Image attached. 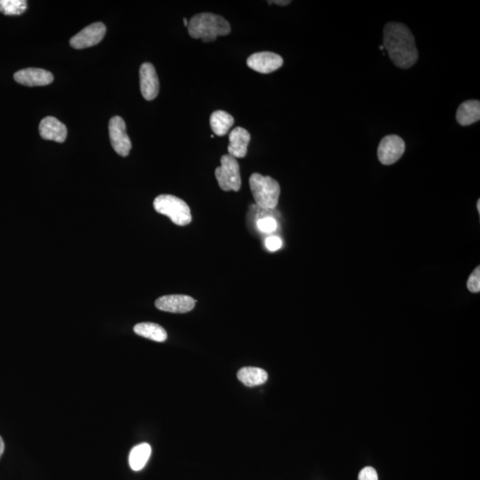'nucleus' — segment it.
<instances>
[{
  "label": "nucleus",
  "instance_id": "9d476101",
  "mask_svg": "<svg viewBox=\"0 0 480 480\" xmlns=\"http://www.w3.org/2000/svg\"><path fill=\"white\" fill-rule=\"evenodd\" d=\"M196 301L184 295H170L160 297L155 306L160 311L171 313H186L194 309Z\"/></svg>",
  "mask_w": 480,
  "mask_h": 480
},
{
  "label": "nucleus",
  "instance_id": "dca6fc26",
  "mask_svg": "<svg viewBox=\"0 0 480 480\" xmlns=\"http://www.w3.org/2000/svg\"><path fill=\"white\" fill-rule=\"evenodd\" d=\"M136 335L157 343H163L167 339V333L161 325L152 322H143L135 325Z\"/></svg>",
  "mask_w": 480,
  "mask_h": 480
},
{
  "label": "nucleus",
  "instance_id": "f03ea898",
  "mask_svg": "<svg viewBox=\"0 0 480 480\" xmlns=\"http://www.w3.org/2000/svg\"><path fill=\"white\" fill-rule=\"evenodd\" d=\"M231 25L223 16L210 13H202L193 16L188 24V32L193 38L203 42H212L220 36L231 33Z\"/></svg>",
  "mask_w": 480,
  "mask_h": 480
},
{
  "label": "nucleus",
  "instance_id": "39448f33",
  "mask_svg": "<svg viewBox=\"0 0 480 480\" xmlns=\"http://www.w3.org/2000/svg\"><path fill=\"white\" fill-rule=\"evenodd\" d=\"M216 177L223 191L239 192L241 187V177L237 159L229 154L221 157V167L216 169Z\"/></svg>",
  "mask_w": 480,
  "mask_h": 480
},
{
  "label": "nucleus",
  "instance_id": "393cba45",
  "mask_svg": "<svg viewBox=\"0 0 480 480\" xmlns=\"http://www.w3.org/2000/svg\"><path fill=\"white\" fill-rule=\"evenodd\" d=\"M268 3L270 4V5H271L272 3H274L278 6H288L290 3H291V1H289V0H286V1L285 0H283V1H279V0H277V1H268Z\"/></svg>",
  "mask_w": 480,
  "mask_h": 480
},
{
  "label": "nucleus",
  "instance_id": "6ab92c4d",
  "mask_svg": "<svg viewBox=\"0 0 480 480\" xmlns=\"http://www.w3.org/2000/svg\"><path fill=\"white\" fill-rule=\"evenodd\" d=\"M238 378L246 386L254 387L264 385L268 380V374L261 368L243 367L238 372Z\"/></svg>",
  "mask_w": 480,
  "mask_h": 480
},
{
  "label": "nucleus",
  "instance_id": "f3484780",
  "mask_svg": "<svg viewBox=\"0 0 480 480\" xmlns=\"http://www.w3.org/2000/svg\"><path fill=\"white\" fill-rule=\"evenodd\" d=\"M152 454V447L148 443H142L135 446L129 454V465L132 471H139L145 468Z\"/></svg>",
  "mask_w": 480,
  "mask_h": 480
},
{
  "label": "nucleus",
  "instance_id": "2eb2a0df",
  "mask_svg": "<svg viewBox=\"0 0 480 480\" xmlns=\"http://www.w3.org/2000/svg\"><path fill=\"white\" fill-rule=\"evenodd\" d=\"M458 123L463 127L476 123L480 120V102L469 100L461 103L456 113Z\"/></svg>",
  "mask_w": 480,
  "mask_h": 480
},
{
  "label": "nucleus",
  "instance_id": "b1692460",
  "mask_svg": "<svg viewBox=\"0 0 480 480\" xmlns=\"http://www.w3.org/2000/svg\"><path fill=\"white\" fill-rule=\"evenodd\" d=\"M282 245L283 242L281 239L277 237V236H271V237L266 239V247L271 252H275V251L281 249Z\"/></svg>",
  "mask_w": 480,
  "mask_h": 480
},
{
  "label": "nucleus",
  "instance_id": "5701e85b",
  "mask_svg": "<svg viewBox=\"0 0 480 480\" xmlns=\"http://www.w3.org/2000/svg\"><path fill=\"white\" fill-rule=\"evenodd\" d=\"M359 480H379L377 471L375 468L365 467L360 472Z\"/></svg>",
  "mask_w": 480,
  "mask_h": 480
},
{
  "label": "nucleus",
  "instance_id": "c85d7f7f",
  "mask_svg": "<svg viewBox=\"0 0 480 480\" xmlns=\"http://www.w3.org/2000/svg\"><path fill=\"white\" fill-rule=\"evenodd\" d=\"M380 49L383 50L385 48H383V46H380Z\"/></svg>",
  "mask_w": 480,
  "mask_h": 480
},
{
  "label": "nucleus",
  "instance_id": "20e7f679",
  "mask_svg": "<svg viewBox=\"0 0 480 480\" xmlns=\"http://www.w3.org/2000/svg\"><path fill=\"white\" fill-rule=\"evenodd\" d=\"M153 207L157 213L169 217L178 226H186L192 223L191 209L187 203L177 197L167 194L157 196L154 200Z\"/></svg>",
  "mask_w": 480,
  "mask_h": 480
},
{
  "label": "nucleus",
  "instance_id": "423d86ee",
  "mask_svg": "<svg viewBox=\"0 0 480 480\" xmlns=\"http://www.w3.org/2000/svg\"><path fill=\"white\" fill-rule=\"evenodd\" d=\"M406 150L404 140L399 135H387L382 139L377 150V156L381 162L385 166L396 163L403 156Z\"/></svg>",
  "mask_w": 480,
  "mask_h": 480
},
{
  "label": "nucleus",
  "instance_id": "a211bd4d",
  "mask_svg": "<svg viewBox=\"0 0 480 480\" xmlns=\"http://www.w3.org/2000/svg\"><path fill=\"white\" fill-rule=\"evenodd\" d=\"M234 118L224 110H216L210 117V125L214 135L224 136L234 127Z\"/></svg>",
  "mask_w": 480,
  "mask_h": 480
},
{
  "label": "nucleus",
  "instance_id": "412c9836",
  "mask_svg": "<svg viewBox=\"0 0 480 480\" xmlns=\"http://www.w3.org/2000/svg\"><path fill=\"white\" fill-rule=\"evenodd\" d=\"M257 227L264 234H271L278 229L277 221L272 216H266L258 220Z\"/></svg>",
  "mask_w": 480,
  "mask_h": 480
},
{
  "label": "nucleus",
  "instance_id": "ddd939ff",
  "mask_svg": "<svg viewBox=\"0 0 480 480\" xmlns=\"http://www.w3.org/2000/svg\"><path fill=\"white\" fill-rule=\"evenodd\" d=\"M39 134L49 141L63 142L67 137V127L62 122L53 117H46L39 124Z\"/></svg>",
  "mask_w": 480,
  "mask_h": 480
},
{
  "label": "nucleus",
  "instance_id": "4468645a",
  "mask_svg": "<svg viewBox=\"0 0 480 480\" xmlns=\"http://www.w3.org/2000/svg\"><path fill=\"white\" fill-rule=\"evenodd\" d=\"M229 139H230V145L228 146L229 155L235 159L246 157L251 139L249 132L243 127H235L231 132Z\"/></svg>",
  "mask_w": 480,
  "mask_h": 480
},
{
  "label": "nucleus",
  "instance_id": "cd10ccee",
  "mask_svg": "<svg viewBox=\"0 0 480 480\" xmlns=\"http://www.w3.org/2000/svg\"><path fill=\"white\" fill-rule=\"evenodd\" d=\"M477 207H478V211H479V213L480 212V202H479V200L477 203Z\"/></svg>",
  "mask_w": 480,
  "mask_h": 480
},
{
  "label": "nucleus",
  "instance_id": "7ed1b4c3",
  "mask_svg": "<svg viewBox=\"0 0 480 480\" xmlns=\"http://www.w3.org/2000/svg\"><path fill=\"white\" fill-rule=\"evenodd\" d=\"M249 185L257 207L264 210H273L277 207L281 186L273 178L254 173L249 178Z\"/></svg>",
  "mask_w": 480,
  "mask_h": 480
},
{
  "label": "nucleus",
  "instance_id": "6e6552de",
  "mask_svg": "<svg viewBox=\"0 0 480 480\" xmlns=\"http://www.w3.org/2000/svg\"><path fill=\"white\" fill-rule=\"evenodd\" d=\"M106 26L102 23H95L85 27L71 39L70 44L75 49L91 48L99 44L105 38Z\"/></svg>",
  "mask_w": 480,
  "mask_h": 480
},
{
  "label": "nucleus",
  "instance_id": "bb28decb",
  "mask_svg": "<svg viewBox=\"0 0 480 480\" xmlns=\"http://www.w3.org/2000/svg\"><path fill=\"white\" fill-rule=\"evenodd\" d=\"M184 25H185V26H186V27H188V24H189L188 20L186 19V18H184Z\"/></svg>",
  "mask_w": 480,
  "mask_h": 480
},
{
  "label": "nucleus",
  "instance_id": "9b49d317",
  "mask_svg": "<svg viewBox=\"0 0 480 480\" xmlns=\"http://www.w3.org/2000/svg\"><path fill=\"white\" fill-rule=\"evenodd\" d=\"M140 85L143 98L147 101H152L159 95V78L152 63H143L140 68Z\"/></svg>",
  "mask_w": 480,
  "mask_h": 480
},
{
  "label": "nucleus",
  "instance_id": "aec40b11",
  "mask_svg": "<svg viewBox=\"0 0 480 480\" xmlns=\"http://www.w3.org/2000/svg\"><path fill=\"white\" fill-rule=\"evenodd\" d=\"M25 0H0V12L5 16H20L27 10Z\"/></svg>",
  "mask_w": 480,
  "mask_h": 480
},
{
  "label": "nucleus",
  "instance_id": "f8f14e48",
  "mask_svg": "<svg viewBox=\"0 0 480 480\" xmlns=\"http://www.w3.org/2000/svg\"><path fill=\"white\" fill-rule=\"evenodd\" d=\"M14 78L17 83L26 87H43L53 81V75L50 71L38 68H28L17 71Z\"/></svg>",
  "mask_w": 480,
  "mask_h": 480
},
{
  "label": "nucleus",
  "instance_id": "f257e3e1",
  "mask_svg": "<svg viewBox=\"0 0 480 480\" xmlns=\"http://www.w3.org/2000/svg\"><path fill=\"white\" fill-rule=\"evenodd\" d=\"M383 48L390 59L401 69H409L417 63L418 50L413 33L406 25L389 23L383 28Z\"/></svg>",
  "mask_w": 480,
  "mask_h": 480
},
{
  "label": "nucleus",
  "instance_id": "1a4fd4ad",
  "mask_svg": "<svg viewBox=\"0 0 480 480\" xmlns=\"http://www.w3.org/2000/svg\"><path fill=\"white\" fill-rule=\"evenodd\" d=\"M247 66L257 73L268 74L277 71L284 64L281 56L272 52H259L254 53L246 60Z\"/></svg>",
  "mask_w": 480,
  "mask_h": 480
},
{
  "label": "nucleus",
  "instance_id": "0eeeda50",
  "mask_svg": "<svg viewBox=\"0 0 480 480\" xmlns=\"http://www.w3.org/2000/svg\"><path fill=\"white\" fill-rule=\"evenodd\" d=\"M109 132L114 150L122 157L128 156L132 149V143L124 120L119 116L113 117L110 120Z\"/></svg>",
  "mask_w": 480,
  "mask_h": 480
},
{
  "label": "nucleus",
  "instance_id": "4be33fe9",
  "mask_svg": "<svg viewBox=\"0 0 480 480\" xmlns=\"http://www.w3.org/2000/svg\"><path fill=\"white\" fill-rule=\"evenodd\" d=\"M468 289L472 293H479L480 291V268H476L472 272L467 282Z\"/></svg>",
  "mask_w": 480,
  "mask_h": 480
},
{
  "label": "nucleus",
  "instance_id": "a878e982",
  "mask_svg": "<svg viewBox=\"0 0 480 480\" xmlns=\"http://www.w3.org/2000/svg\"><path fill=\"white\" fill-rule=\"evenodd\" d=\"M4 451H5V443H4L2 437L0 436V458H1Z\"/></svg>",
  "mask_w": 480,
  "mask_h": 480
}]
</instances>
